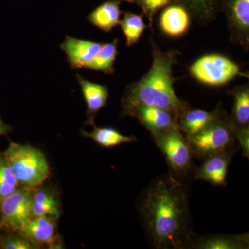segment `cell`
I'll return each mask as SVG.
<instances>
[{
    "mask_svg": "<svg viewBox=\"0 0 249 249\" xmlns=\"http://www.w3.org/2000/svg\"><path fill=\"white\" fill-rule=\"evenodd\" d=\"M142 223L156 249H184L191 240L186 188L173 177L155 180L140 205Z\"/></svg>",
    "mask_w": 249,
    "mask_h": 249,
    "instance_id": "1",
    "label": "cell"
},
{
    "mask_svg": "<svg viewBox=\"0 0 249 249\" xmlns=\"http://www.w3.org/2000/svg\"><path fill=\"white\" fill-rule=\"evenodd\" d=\"M152 63L148 72L139 81L128 85L121 99V115L138 105L155 106L173 113L178 120L191 109L178 97L174 89L173 67L178 62V51L162 52L151 40Z\"/></svg>",
    "mask_w": 249,
    "mask_h": 249,
    "instance_id": "2",
    "label": "cell"
},
{
    "mask_svg": "<svg viewBox=\"0 0 249 249\" xmlns=\"http://www.w3.org/2000/svg\"><path fill=\"white\" fill-rule=\"evenodd\" d=\"M2 153L20 188L32 190L40 187L50 175L45 155L36 147L10 142Z\"/></svg>",
    "mask_w": 249,
    "mask_h": 249,
    "instance_id": "3",
    "label": "cell"
},
{
    "mask_svg": "<svg viewBox=\"0 0 249 249\" xmlns=\"http://www.w3.org/2000/svg\"><path fill=\"white\" fill-rule=\"evenodd\" d=\"M185 137L193 155L203 160L219 152L234 150L236 142L230 118L222 116L197 134Z\"/></svg>",
    "mask_w": 249,
    "mask_h": 249,
    "instance_id": "4",
    "label": "cell"
},
{
    "mask_svg": "<svg viewBox=\"0 0 249 249\" xmlns=\"http://www.w3.org/2000/svg\"><path fill=\"white\" fill-rule=\"evenodd\" d=\"M153 139L164 156L170 170L178 177L188 175L191 170L194 155L179 127L157 134Z\"/></svg>",
    "mask_w": 249,
    "mask_h": 249,
    "instance_id": "5",
    "label": "cell"
},
{
    "mask_svg": "<svg viewBox=\"0 0 249 249\" xmlns=\"http://www.w3.org/2000/svg\"><path fill=\"white\" fill-rule=\"evenodd\" d=\"M190 73L198 81L209 86H221L240 76V67L220 54L204 55L193 62Z\"/></svg>",
    "mask_w": 249,
    "mask_h": 249,
    "instance_id": "6",
    "label": "cell"
},
{
    "mask_svg": "<svg viewBox=\"0 0 249 249\" xmlns=\"http://www.w3.org/2000/svg\"><path fill=\"white\" fill-rule=\"evenodd\" d=\"M1 224L19 231L32 217L31 190L17 188L0 204Z\"/></svg>",
    "mask_w": 249,
    "mask_h": 249,
    "instance_id": "7",
    "label": "cell"
},
{
    "mask_svg": "<svg viewBox=\"0 0 249 249\" xmlns=\"http://www.w3.org/2000/svg\"><path fill=\"white\" fill-rule=\"evenodd\" d=\"M123 116L138 119L140 124L150 131L152 137L170 129L179 127L178 119L173 113L155 106L138 105L126 111Z\"/></svg>",
    "mask_w": 249,
    "mask_h": 249,
    "instance_id": "8",
    "label": "cell"
},
{
    "mask_svg": "<svg viewBox=\"0 0 249 249\" xmlns=\"http://www.w3.org/2000/svg\"><path fill=\"white\" fill-rule=\"evenodd\" d=\"M224 12L232 40L248 50L249 46V0H225Z\"/></svg>",
    "mask_w": 249,
    "mask_h": 249,
    "instance_id": "9",
    "label": "cell"
},
{
    "mask_svg": "<svg viewBox=\"0 0 249 249\" xmlns=\"http://www.w3.org/2000/svg\"><path fill=\"white\" fill-rule=\"evenodd\" d=\"M21 235L39 246L58 249L60 245L56 230V219L49 217H32L19 231Z\"/></svg>",
    "mask_w": 249,
    "mask_h": 249,
    "instance_id": "10",
    "label": "cell"
},
{
    "mask_svg": "<svg viewBox=\"0 0 249 249\" xmlns=\"http://www.w3.org/2000/svg\"><path fill=\"white\" fill-rule=\"evenodd\" d=\"M232 152L234 150H227L205 158L202 164L196 168V179L207 181L214 186H225Z\"/></svg>",
    "mask_w": 249,
    "mask_h": 249,
    "instance_id": "11",
    "label": "cell"
},
{
    "mask_svg": "<svg viewBox=\"0 0 249 249\" xmlns=\"http://www.w3.org/2000/svg\"><path fill=\"white\" fill-rule=\"evenodd\" d=\"M103 43L93 41L80 40L66 36L60 48L67 54V61L72 70L85 68L96 58Z\"/></svg>",
    "mask_w": 249,
    "mask_h": 249,
    "instance_id": "12",
    "label": "cell"
},
{
    "mask_svg": "<svg viewBox=\"0 0 249 249\" xmlns=\"http://www.w3.org/2000/svg\"><path fill=\"white\" fill-rule=\"evenodd\" d=\"M76 78L87 105L88 119L85 124L93 126L95 124L94 119L98 111L107 103L109 89L105 85L90 82L79 74L76 75Z\"/></svg>",
    "mask_w": 249,
    "mask_h": 249,
    "instance_id": "13",
    "label": "cell"
},
{
    "mask_svg": "<svg viewBox=\"0 0 249 249\" xmlns=\"http://www.w3.org/2000/svg\"><path fill=\"white\" fill-rule=\"evenodd\" d=\"M191 24V14L181 4L167 6L160 14V26L165 35L178 37L186 34Z\"/></svg>",
    "mask_w": 249,
    "mask_h": 249,
    "instance_id": "14",
    "label": "cell"
},
{
    "mask_svg": "<svg viewBox=\"0 0 249 249\" xmlns=\"http://www.w3.org/2000/svg\"><path fill=\"white\" fill-rule=\"evenodd\" d=\"M124 0H109L98 6L88 16V21L95 27L109 33L120 23L121 3Z\"/></svg>",
    "mask_w": 249,
    "mask_h": 249,
    "instance_id": "15",
    "label": "cell"
},
{
    "mask_svg": "<svg viewBox=\"0 0 249 249\" xmlns=\"http://www.w3.org/2000/svg\"><path fill=\"white\" fill-rule=\"evenodd\" d=\"M221 116L222 114L219 110L189 109L178 118V127L186 137H189L201 132Z\"/></svg>",
    "mask_w": 249,
    "mask_h": 249,
    "instance_id": "16",
    "label": "cell"
},
{
    "mask_svg": "<svg viewBox=\"0 0 249 249\" xmlns=\"http://www.w3.org/2000/svg\"><path fill=\"white\" fill-rule=\"evenodd\" d=\"M189 246L192 248L200 249H249V234L206 235L193 241Z\"/></svg>",
    "mask_w": 249,
    "mask_h": 249,
    "instance_id": "17",
    "label": "cell"
},
{
    "mask_svg": "<svg viewBox=\"0 0 249 249\" xmlns=\"http://www.w3.org/2000/svg\"><path fill=\"white\" fill-rule=\"evenodd\" d=\"M233 98L232 116L230 118L234 130L249 127V88L245 85L231 91Z\"/></svg>",
    "mask_w": 249,
    "mask_h": 249,
    "instance_id": "18",
    "label": "cell"
},
{
    "mask_svg": "<svg viewBox=\"0 0 249 249\" xmlns=\"http://www.w3.org/2000/svg\"><path fill=\"white\" fill-rule=\"evenodd\" d=\"M93 130L91 132L81 130V134L85 138L92 139L100 146L103 147H113L123 143L137 142V137L132 136L124 135L117 129L112 127H97L93 125Z\"/></svg>",
    "mask_w": 249,
    "mask_h": 249,
    "instance_id": "19",
    "label": "cell"
},
{
    "mask_svg": "<svg viewBox=\"0 0 249 249\" xmlns=\"http://www.w3.org/2000/svg\"><path fill=\"white\" fill-rule=\"evenodd\" d=\"M118 43L119 40L114 39L109 43L103 44L96 58L87 65L85 69L101 71L106 74L114 73V62L116 57L119 55Z\"/></svg>",
    "mask_w": 249,
    "mask_h": 249,
    "instance_id": "20",
    "label": "cell"
},
{
    "mask_svg": "<svg viewBox=\"0 0 249 249\" xmlns=\"http://www.w3.org/2000/svg\"><path fill=\"white\" fill-rule=\"evenodd\" d=\"M121 30L126 39V46L132 47L139 42L143 31L147 26L144 22L142 15L131 12L124 13V18L120 21Z\"/></svg>",
    "mask_w": 249,
    "mask_h": 249,
    "instance_id": "21",
    "label": "cell"
},
{
    "mask_svg": "<svg viewBox=\"0 0 249 249\" xmlns=\"http://www.w3.org/2000/svg\"><path fill=\"white\" fill-rule=\"evenodd\" d=\"M189 14L200 22L212 20L217 13L219 0H178Z\"/></svg>",
    "mask_w": 249,
    "mask_h": 249,
    "instance_id": "22",
    "label": "cell"
},
{
    "mask_svg": "<svg viewBox=\"0 0 249 249\" xmlns=\"http://www.w3.org/2000/svg\"><path fill=\"white\" fill-rule=\"evenodd\" d=\"M18 186L9 165L0 152V204L6 196L14 193Z\"/></svg>",
    "mask_w": 249,
    "mask_h": 249,
    "instance_id": "23",
    "label": "cell"
},
{
    "mask_svg": "<svg viewBox=\"0 0 249 249\" xmlns=\"http://www.w3.org/2000/svg\"><path fill=\"white\" fill-rule=\"evenodd\" d=\"M129 2L134 3L142 10L149 21L150 28L153 25L154 18L159 10L173 4H179L178 0H127Z\"/></svg>",
    "mask_w": 249,
    "mask_h": 249,
    "instance_id": "24",
    "label": "cell"
},
{
    "mask_svg": "<svg viewBox=\"0 0 249 249\" xmlns=\"http://www.w3.org/2000/svg\"><path fill=\"white\" fill-rule=\"evenodd\" d=\"M0 248L4 249H37L39 246L22 235H9L0 238Z\"/></svg>",
    "mask_w": 249,
    "mask_h": 249,
    "instance_id": "25",
    "label": "cell"
},
{
    "mask_svg": "<svg viewBox=\"0 0 249 249\" xmlns=\"http://www.w3.org/2000/svg\"><path fill=\"white\" fill-rule=\"evenodd\" d=\"M236 141L242 149V155L246 158L249 157V127L240 128L234 130Z\"/></svg>",
    "mask_w": 249,
    "mask_h": 249,
    "instance_id": "26",
    "label": "cell"
},
{
    "mask_svg": "<svg viewBox=\"0 0 249 249\" xmlns=\"http://www.w3.org/2000/svg\"><path fill=\"white\" fill-rule=\"evenodd\" d=\"M12 131V127L9 124H5L0 116V137L7 135Z\"/></svg>",
    "mask_w": 249,
    "mask_h": 249,
    "instance_id": "27",
    "label": "cell"
},
{
    "mask_svg": "<svg viewBox=\"0 0 249 249\" xmlns=\"http://www.w3.org/2000/svg\"><path fill=\"white\" fill-rule=\"evenodd\" d=\"M1 227H2V225H1V223H0V230H1Z\"/></svg>",
    "mask_w": 249,
    "mask_h": 249,
    "instance_id": "28",
    "label": "cell"
}]
</instances>
